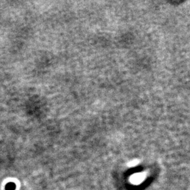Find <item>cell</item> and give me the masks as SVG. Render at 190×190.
Masks as SVG:
<instances>
[{
	"label": "cell",
	"mask_w": 190,
	"mask_h": 190,
	"mask_svg": "<svg viewBox=\"0 0 190 190\" xmlns=\"http://www.w3.org/2000/svg\"><path fill=\"white\" fill-rule=\"evenodd\" d=\"M16 188V185L13 182H9L6 184L5 187L6 190H15Z\"/></svg>",
	"instance_id": "cell-1"
}]
</instances>
